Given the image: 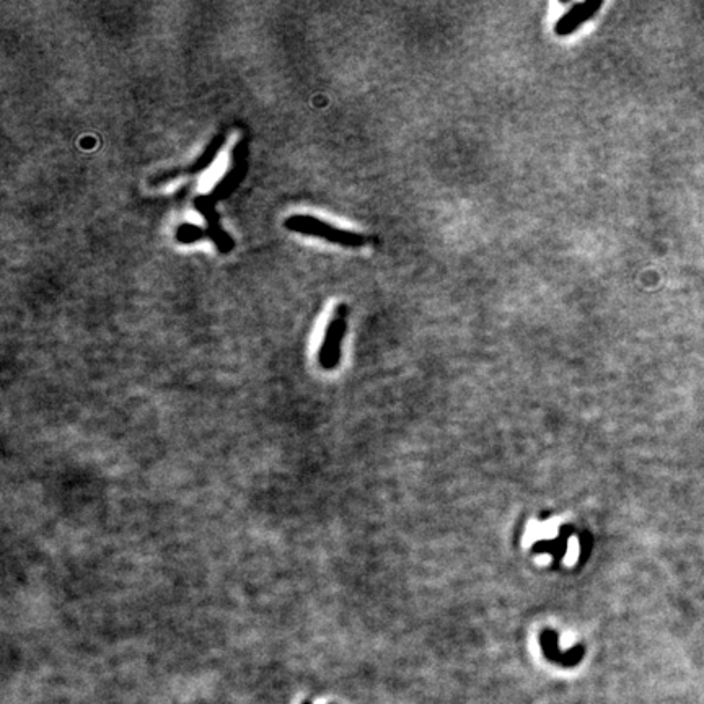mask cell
Masks as SVG:
<instances>
[{
    "label": "cell",
    "instance_id": "obj_4",
    "mask_svg": "<svg viewBox=\"0 0 704 704\" xmlns=\"http://www.w3.org/2000/svg\"><path fill=\"white\" fill-rule=\"evenodd\" d=\"M603 7L602 0H585V2L574 4L566 13L559 16L554 23V35L569 36L579 30V28L592 20L595 13Z\"/></svg>",
    "mask_w": 704,
    "mask_h": 704
},
{
    "label": "cell",
    "instance_id": "obj_7",
    "mask_svg": "<svg viewBox=\"0 0 704 704\" xmlns=\"http://www.w3.org/2000/svg\"><path fill=\"white\" fill-rule=\"evenodd\" d=\"M201 235H202V230L199 229V227L190 225V224L181 225L178 232H176V238H178V242H181V243H193V242L199 240Z\"/></svg>",
    "mask_w": 704,
    "mask_h": 704
},
{
    "label": "cell",
    "instance_id": "obj_1",
    "mask_svg": "<svg viewBox=\"0 0 704 704\" xmlns=\"http://www.w3.org/2000/svg\"><path fill=\"white\" fill-rule=\"evenodd\" d=\"M245 151H247L245 142L238 143V147L234 151V157H237V158H234V166H232L229 173L225 175V178L219 181V185L214 188L212 193L204 194L202 197H199L197 201L194 202L196 204L199 212H201L207 220L210 238H212L215 245L219 247L220 251H224V253L230 251V248H232V245H234V243H232L230 238L225 235V232L222 230V227L219 224V217L214 210V206H215V202L220 201V199H224L232 190H235V188L238 186V183H240V180L243 178V175H245V171H247Z\"/></svg>",
    "mask_w": 704,
    "mask_h": 704
},
{
    "label": "cell",
    "instance_id": "obj_6",
    "mask_svg": "<svg viewBox=\"0 0 704 704\" xmlns=\"http://www.w3.org/2000/svg\"><path fill=\"white\" fill-rule=\"evenodd\" d=\"M225 141V137L224 136H217L214 139L212 142L209 143V147L204 151V153L199 157V160L196 163H194L190 170H188V173H197V171H202L206 166H209L210 163L214 162V158H215V155H217L219 152V148L222 147V143H224Z\"/></svg>",
    "mask_w": 704,
    "mask_h": 704
},
{
    "label": "cell",
    "instance_id": "obj_3",
    "mask_svg": "<svg viewBox=\"0 0 704 704\" xmlns=\"http://www.w3.org/2000/svg\"><path fill=\"white\" fill-rule=\"evenodd\" d=\"M347 317H349L347 305L346 303L337 305L330 325L326 326L323 342H321L318 351V362L325 370L336 369L337 364H340L342 342H345V336L347 331Z\"/></svg>",
    "mask_w": 704,
    "mask_h": 704
},
{
    "label": "cell",
    "instance_id": "obj_8",
    "mask_svg": "<svg viewBox=\"0 0 704 704\" xmlns=\"http://www.w3.org/2000/svg\"><path fill=\"white\" fill-rule=\"evenodd\" d=\"M302 704H312V703H310L308 700H305V701H302Z\"/></svg>",
    "mask_w": 704,
    "mask_h": 704
},
{
    "label": "cell",
    "instance_id": "obj_2",
    "mask_svg": "<svg viewBox=\"0 0 704 704\" xmlns=\"http://www.w3.org/2000/svg\"><path fill=\"white\" fill-rule=\"evenodd\" d=\"M284 225L286 229L297 232V234L321 238V240L346 248H360L367 243V238L357 234V232L337 229V227L326 224V222L312 217V215H292L286 220Z\"/></svg>",
    "mask_w": 704,
    "mask_h": 704
},
{
    "label": "cell",
    "instance_id": "obj_5",
    "mask_svg": "<svg viewBox=\"0 0 704 704\" xmlns=\"http://www.w3.org/2000/svg\"><path fill=\"white\" fill-rule=\"evenodd\" d=\"M541 647L548 661L563 665V667H573L580 662L584 656V647H574L569 652H561L558 649V636L553 631H545L541 634Z\"/></svg>",
    "mask_w": 704,
    "mask_h": 704
}]
</instances>
